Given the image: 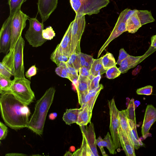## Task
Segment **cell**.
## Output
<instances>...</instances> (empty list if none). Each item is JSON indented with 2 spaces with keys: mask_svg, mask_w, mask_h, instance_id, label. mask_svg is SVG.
Listing matches in <instances>:
<instances>
[{
  "mask_svg": "<svg viewBox=\"0 0 156 156\" xmlns=\"http://www.w3.org/2000/svg\"><path fill=\"white\" fill-rule=\"evenodd\" d=\"M1 94L0 112L5 124L16 130L27 127L31 114L28 105L11 92Z\"/></svg>",
  "mask_w": 156,
  "mask_h": 156,
  "instance_id": "6da1fadb",
  "label": "cell"
},
{
  "mask_svg": "<svg viewBox=\"0 0 156 156\" xmlns=\"http://www.w3.org/2000/svg\"><path fill=\"white\" fill-rule=\"evenodd\" d=\"M55 91L53 87H50L35 104L27 127L38 135L43 134L46 116L53 102Z\"/></svg>",
  "mask_w": 156,
  "mask_h": 156,
  "instance_id": "7a4b0ae2",
  "label": "cell"
},
{
  "mask_svg": "<svg viewBox=\"0 0 156 156\" xmlns=\"http://www.w3.org/2000/svg\"><path fill=\"white\" fill-rule=\"evenodd\" d=\"M25 42L23 37L20 36L14 48L6 54L2 61L10 70L14 78L25 77L23 62Z\"/></svg>",
  "mask_w": 156,
  "mask_h": 156,
  "instance_id": "3957f363",
  "label": "cell"
},
{
  "mask_svg": "<svg viewBox=\"0 0 156 156\" xmlns=\"http://www.w3.org/2000/svg\"><path fill=\"white\" fill-rule=\"evenodd\" d=\"M80 126L83 136L81 146L73 153L72 156H98L94 125L90 122L88 126Z\"/></svg>",
  "mask_w": 156,
  "mask_h": 156,
  "instance_id": "277c9868",
  "label": "cell"
},
{
  "mask_svg": "<svg viewBox=\"0 0 156 156\" xmlns=\"http://www.w3.org/2000/svg\"><path fill=\"white\" fill-rule=\"evenodd\" d=\"M109 2V0H70L76 15L82 16L97 14Z\"/></svg>",
  "mask_w": 156,
  "mask_h": 156,
  "instance_id": "5b68a950",
  "label": "cell"
},
{
  "mask_svg": "<svg viewBox=\"0 0 156 156\" xmlns=\"http://www.w3.org/2000/svg\"><path fill=\"white\" fill-rule=\"evenodd\" d=\"M30 81L25 77L14 78L12 80L11 93L18 99L27 105L31 103L35 96L30 87Z\"/></svg>",
  "mask_w": 156,
  "mask_h": 156,
  "instance_id": "8992f818",
  "label": "cell"
},
{
  "mask_svg": "<svg viewBox=\"0 0 156 156\" xmlns=\"http://www.w3.org/2000/svg\"><path fill=\"white\" fill-rule=\"evenodd\" d=\"M29 26L25 34V37L29 44L33 47L42 46L47 40L44 39L42 35L44 29L43 23L37 19L29 18L28 20Z\"/></svg>",
  "mask_w": 156,
  "mask_h": 156,
  "instance_id": "52a82bcc",
  "label": "cell"
},
{
  "mask_svg": "<svg viewBox=\"0 0 156 156\" xmlns=\"http://www.w3.org/2000/svg\"><path fill=\"white\" fill-rule=\"evenodd\" d=\"M73 22L71 30V54L81 52L80 40L86 25L85 15H76Z\"/></svg>",
  "mask_w": 156,
  "mask_h": 156,
  "instance_id": "ba28073f",
  "label": "cell"
},
{
  "mask_svg": "<svg viewBox=\"0 0 156 156\" xmlns=\"http://www.w3.org/2000/svg\"><path fill=\"white\" fill-rule=\"evenodd\" d=\"M136 10L126 9L121 12L110 36L99 51L98 58L111 41L126 31V21Z\"/></svg>",
  "mask_w": 156,
  "mask_h": 156,
  "instance_id": "9c48e42d",
  "label": "cell"
},
{
  "mask_svg": "<svg viewBox=\"0 0 156 156\" xmlns=\"http://www.w3.org/2000/svg\"><path fill=\"white\" fill-rule=\"evenodd\" d=\"M29 17L21 10L17 11L13 16L11 26V40L10 50L13 49L21 36Z\"/></svg>",
  "mask_w": 156,
  "mask_h": 156,
  "instance_id": "30bf717a",
  "label": "cell"
},
{
  "mask_svg": "<svg viewBox=\"0 0 156 156\" xmlns=\"http://www.w3.org/2000/svg\"><path fill=\"white\" fill-rule=\"evenodd\" d=\"M110 116V130L113 144L115 149L119 148L120 144L119 136V111L116 107L114 99L108 100Z\"/></svg>",
  "mask_w": 156,
  "mask_h": 156,
  "instance_id": "8fae6325",
  "label": "cell"
},
{
  "mask_svg": "<svg viewBox=\"0 0 156 156\" xmlns=\"http://www.w3.org/2000/svg\"><path fill=\"white\" fill-rule=\"evenodd\" d=\"M13 16L9 15L3 23L0 31V52L7 54L10 50L11 32V26Z\"/></svg>",
  "mask_w": 156,
  "mask_h": 156,
  "instance_id": "7c38bea8",
  "label": "cell"
},
{
  "mask_svg": "<svg viewBox=\"0 0 156 156\" xmlns=\"http://www.w3.org/2000/svg\"><path fill=\"white\" fill-rule=\"evenodd\" d=\"M156 50L151 46L146 53L142 56H134L129 55L120 63L118 68L122 73H126L130 69L136 66L147 57Z\"/></svg>",
  "mask_w": 156,
  "mask_h": 156,
  "instance_id": "4fadbf2b",
  "label": "cell"
},
{
  "mask_svg": "<svg viewBox=\"0 0 156 156\" xmlns=\"http://www.w3.org/2000/svg\"><path fill=\"white\" fill-rule=\"evenodd\" d=\"M156 121V108L152 105H148L146 109L141 128V133L144 139L149 136V135H151L149 130Z\"/></svg>",
  "mask_w": 156,
  "mask_h": 156,
  "instance_id": "5bb4252c",
  "label": "cell"
},
{
  "mask_svg": "<svg viewBox=\"0 0 156 156\" xmlns=\"http://www.w3.org/2000/svg\"><path fill=\"white\" fill-rule=\"evenodd\" d=\"M58 3V0H38V12L40 16L42 23L48 19L56 8Z\"/></svg>",
  "mask_w": 156,
  "mask_h": 156,
  "instance_id": "9a60e30c",
  "label": "cell"
},
{
  "mask_svg": "<svg viewBox=\"0 0 156 156\" xmlns=\"http://www.w3.org/2000/svg\"><path fill=\"white\" fill-rule=\"evenodd\" d=\"M73 22H71L60 43L55 48L61 54L69 57L71 55V30Z\"/></svg>",
  "mask_w": 156,
  "mask_h": 156,
  "instance_id": "2e32d148",
  "label": "cell"
},
{
  "mask_svg": "<svg viewBox=\"0 0 156 156\" xmlns=\"http://www.w3.org/2000/svg\"><path fill=\"white\" fill-rule=\"evenodd\" d=\"M96 141L97 145L99 148L103 156H108L103 148L104 147H107L110 154H114L116 153L112 136L109 132H108L104 139H102L100 136H99L96 139Z\"/></svg>",
  "mask_w": 156,
  "mask_h": 156,
  "instance_id": "e0dca14e",
  "label": "cell"
},
{
  "mask_svg": "<svg viewBox=\"0 0 156 156\" xmlns=\"http://www.w3.org/2000/svg\"><path fill=\"white\" fill-rule=\"evenodd\" d=\"M119 136L120 146L122 147L126 155L135 156L134 145L120 126L119 129Z\"/></svg>",
  "mask_w": 156,
  "mask_h": 156,
  "instance_id": "ac0fdd59",
  "label": "cell"
},
{
  "mask_svg": "<svg viewBox=\"0 0 156 156\" xmlns=\"http://www.w3.org/2000/svg\"><path fill=\"white\" fill-rule=\"evenodd\" d=\"M90 79L79 76L77 86L76 88L77 93L78 102L81 106L83 104L85 97L89 92V81Z\"/></svg>",
  "mask_w": 156,
  "mask_h": 156,
  "instance_id": "d6986e66",
  "label": "cell"
},
{
  "mask_svg": "<svg viewBox=\"0 0 156 156\" xmlns=\"http://www.w3.org/2000/svg\"><path fill=\"white\" fill-rule=\"evenodd\" d=\"M137 10L130 16L126 23V30L129 33H135L142 26L137 15Z\"/></svg>",
  "mask_w": 156,
  "mask_h": 156,
  "instance_id": "ffe728a7",
  "label": "cell"
},
{
  "mask_svg": "<svg viewBox=\"0 0 156 156\" xmlns=\"http://www.w3.org/2000/svg\"><path fill=\"white\" fill-rule=\"evenodd\" d=\"M103 88L102 84H100L99 87L97 89L89 91L86 95L84 102L81 107L87 106L92 111L97 97Z\"/></svg>",
  "mask_w": 156,
  "mask_h": 156,
  "instance_id": "44dd1931",
  "label": "cell"
},
{
  "mask_svg": "<svg viewBox=\"0 0 156 156\" xmlns=\"http://www.w3.org/2000/svg\"><path fill=\"white\" fill-rule=\"evenodd\" d=\"M76 123L80 126H86L90 122L92 111L87 106L81 107Z\"/></svg>",
  "mask_w": 156,
  "mask_h": 156,
  "instance_id": "7402d4cb",
  "label": "cell"
},
{
  "mask_svg": "<svg viewBox=\"0 0 156 156\" xmlns=\"http://www.w3.org/2000/svg\"><path fill=\"white\" fill-rule=\"evenodd\" d=\"M119 117L120 127L123 131L126 134L128 137L134 145L132 141L130 135V130L128 122V115L127 109L119 111Z\"/></svg>",
  "mask_w": 156,
  "mask_h": 156,
  "instance_id": "603a6c76",
  "label": "cell"
},
{
  "mask_svg": "<svg viewBox=\"0 0 156 156\" xmlns=\"http://www.w3.org/2000/svg\"><path fill=\"white\" fill-rule=\"evenodd\" d=\"M131 138L134 145L135 149L138 150L144 144L138 137L136 130V124L131 119L128 118Z\"/></svg>",
  "mask_w": 156,
  "mask_h": 156,
  "instance_id": "cb8c5ba5",
  "label": "cell"
},
{
  "mask_svg": "<svg viewBox=\"0 0 156 156\" xmlns=\"http://www.w3.org/2000/svg\"><path fill=\"white\" fill-rule=\"evenodd\" d=\"M80 110V108L66 109L63 115V120L66 124L68 125L76 123Z\"/></svg>",
  "mask_w": 156,
  "mask_h": 156,
  "instance_id": "d4e9b609",
  "label": "cell"
},
{
  "mask_svg": "<svg viewBox=\"0 0 156 156\" xmlns=\"http://www.w3.org/2000/svg\"><path fill=\"white\" fill-rule=\"evenodd\" d=\"M101 59L102 57L94 59L90 69L91 76L94 77L97 76L98 74L102 75L106 73L107 70L105 69L103 67Z\"/></svg>",
  "mask_w": 156,
  "mask_h": 156,
  "instance_id": "484cf974",
  "label": "cell"
},
{
  "mask_svg": "<svg viewBox=\"0 0 156 156\" xmlns=\"http://www.w3.org/2000/svg\"><path fill=\"white\" fill-rule=\"evenodd\" d=\"M137 14L142 25L155 21L150 11L147 10H137Z\"/></svg>",
  "mask_w": 156,
  "mask_h": 156,
  "instance_id": "4316f807",
  "label": "cell"
},
{
  "mask_svg": "<svg viewBox=\"0 0 156 156\" xmlns=\"http://www.w3.org/2000/svg\"><path fill=\"white\" fill-rule=\"evenodd\" d=\"M101 61L104 69L106 70L116 65L113 55L109 52H107L102 57Z\"/></svg>",
  "mask_w": 156,
  "mask_h": 156,
  "instance_id": "83f0119b",
  "label": "cell"
},
{
  "mask_svg": "<svg viewBox=\"0 0 156 156\" xmlns=\"http://www.w3.org/2000/svg\"><path fill=\"white\" fill-rule=\"evenodd\" d=\"M12 80L0 75V93L1 94L11 92Z\"/></svg>",
  "mask_w": 156,
  "mask_h": 156,
  "instance_id": "f1b7e54d",
  "label": "cell"
},
{
  "mask_svg": "<svg viewBox=\"0 0 156 156\" xmlns=\"http://www.w3.org/2000/svg\"><path fill=\"white\" fill-rule=\"evenodd\" d=\"M27 0H8V4L9 6V16H13L18 10H21L23 4Z\"/></svg>",
  "mask_w": 156,
  "mask_h": 156,
  "instance_id": "f546056e",
  "label": "cell"
},
{
  "mask_svg": "<svg viewBox=\"0 0 156 156\" xmlns=\"http://www.w3.org/2000/svg\"><path fill=\"white\" fill-rule=\"evenodd\" d=\"M69 57L65 56L59 52L56 49L51 54V60L58 66L61 62H66Z\"/></svg>",
  "mask_w": 156,
  "mask_h": 156,
  "instance_id": "4dcf8cb0",
  "label": "cell"
},
{
  "mask_svg": "<svg viewBox=\"0 0 156 156\" xmlns=\"http://www.w3.org/2000/svg\"><path fill=\"white\" fill-rule=\"evenodd\" d=\"M78 54L80 60L81 67H85L90 70L91 65L94 59L93 57L81 52Z\"/></svg>",
  "mask_w": 156,
  "mask_h": 156,
  "instance_id": "1f68e13d",
  "label": "cell"
},
{
  "mask_svg": "<svg viewBox=\"0 0 156 156\" xmlns=\"http://www.w3.org/2000/svg\"><path fill=\"white\" fill-rule=\"evenodd\" d=\"M66 63L75 69L78 72L81 67L79 56L78 54L77 53L72 54Z\"/></svg>",
  "mask_w": 156,
  "mask_h": 156,
  "instance_id": "d6a6232c",
  "label": "cell"
},
{
  "mask_svg": "<svg viewBox=\"0 0 156 156\" xmlns=\"http://www.w3.org/2000/svg\"><path fill=\"white\" fill-rule=\"evenodd\" d=\"M55 72L59 76L69 80V78L67 70L66 62H62L60 63L55 68Z\"/></svg>",
  "mask_w": 156,
  "mask_h": 156,
  "instance_id": "836d02e7",
  "label": "cell"
},
{
  "mask_svg": "<svg viewBox=\"0 0 156 156\" xmlns=\"http://www.w3.org/2000/svg\"><path fill=\"white\" fill-rule=\"evenodd\" d=\"M127 109L128 118L132 120L134 123L136 124L135 115V105L133 98L130 100Z\"/></svg>",
  "mask_w": 156,
  "mask_h": 156,
  "instance_id": "e575fe53",
  "label": "cell"
},
{
  "mask_svg": "<svg viewBox=\"0 0 156 156\" xmlns=\"http://www.w3.org/2000/svg\"><path fill=\"white\" fill-rule=\"evenodd\" d=\"M105 73L106 77L109 79L116 78L121 73L116 66L107 70Z\"/></svg>",
  "mask_w": 156,
  "mask_h": 156,
  "instance_id": "d590c367",
  "label": "cell"
},
{
  "mask_svg": "<svg viewBox=\"0 0 156 156\" xmlns=\"http://www.w3.org/2000/svg\"><path fill=\"white\" fill-rule=\"evenodd\" d=\"M42 35L44 39L47 40H51L55 36V34L52 27L49 26L43 30Z\"/></svg>",
  "mask_w": 156,
  "mask_h": 156,
  "instance_id": "8d00e7d4",
  "label": "cell"
},
{
  "mask_svg": "<svg viewBox=\"0 0 156 156\" xmlns=\"http://www.w3.org/2000/svg\"><path fill=\"white\" fill-rule=\"evenodd\" d=\"M101 75L100 74H98L97 76L94 77L91 80L89 79V91L96 89L99 87L100 86L99 83L101 77Z\"/></svg>",
  "mask_w": 156,
  "mask_h": 156,
  "instance_id": "74e56055",
  "label": "cell"
},
{
  "mask_svg": "<svg viewBox=\"0 0 156 156\" xmlns=\"http://www.w3.org/2000/svg\"><path fill=\"white\" fill-rule=\"evenodd\" d=\"M0 75L9 79L13 76L10 70L2 62H0Z\"/></svg>",
  "mask_w": 156,
  "mask_h": 156,
  "instance_id": "f35d334b",
  "label": "cell"
},
{
  "mask_svg": "<svg viewBox=\"0 0 156 156\" xmlns=\"http://www.w3.org/2000/svg\"><path fill=\"white\" fill-rule=\"evenodd\" d=\"M153 87L151 85H147L143 87L137 89L136 93L138 95H150L152 92Z\"/></svg>",
  "mask_w": 156,
  "mask_h": 156,
  "instance_id": "ab89813d",
  "label": "cell"
},
{
  "mask_svg": "<svg viewBox=\"0 0 156 156\" xmlns=\"http://www.w3.org/2000/svg\"><path fill=\"white\" fill-rule=\"evenodd\" d=\"M37 73V68L35 65L31 66L26 71L25 75L27 78L30 80L31 77L35 75Z\"/></svg>",
  "mask_w": 156,
  "mask_h": 156,
  "instance_id": "60d3db41",
  "label": "cell"
},
{
  "mask_svg": "<svg viewBox=\"0 0 156 156\" xmlns=\"http://www.w3.org/2000/svg\"><path fill=\"white\" fill-rule=\"evenodd\" d=\"M8 133L7 127L1 122H0V140H3L6 137Z\"/></svg>",
  "mask_w": 156,
  "mask_h": 156,
  "instance_id": "b9f144b4",
  "label": "cell"
},
{
  "mask_svg": "<svg viewBox=\"0 0 156 156\" xmlns=\"http://www.w3.org/2000/svg\"><path fill=\"white\" fill-rule=\"evenodd\" d=\"M119 52V55L116 62V64L119 65L121 62L129 56V55L127 53L123 48L121 49Z\"/></svg>",
  "mask_w": 156,
  "mask_h": 156,
  "instance_id": "7bdbcfd3",
  "label": "cell"
},
{
  "mask_svg": "<svg viewBox=\"0 0 156 156\" xmlns=\"http://www.w3.org/2000/svg\"><path fill=\"white\" fill-rule=\"evenodd\" d=\"M79 76L90 78V70L84 66L81 67L79 70Z\"/></svg>",
  "mask_w": 156,
  "mask_h": 156,
  "instance_id": "ee69618b",
  "label": "cell"
},
{
  "mask_svg": "<svg viewBox=\"0 0 156 156\" xmlns=\"http://www.w3.org/2000/svg\"><path fill=\"white\" fill-rule=\"evenodd\" d=\"M151 46L156 49V34L153 35L151 38Z\"/></svg>",
  "mask_w": 156,
  "mask_h": 156,
  "instance_id": "f6af8a7d",
  "label": "cell"
},
{
  "mask_svg": "<svg viewBox=\"0 0 156 156\" xmlns=\"http://www.w3.org/2000/svg\"><path fill=\"white\" fill-rule=\"evenodd\" d=\"M27 155L26 154L17 153H9L6 154L5 155V156H25Z\"/></svg>",
  "mask_w": 156,
  "mask_h": 156,
  "instance_id": "bcb514c9",
  "label": "cell"
},
{
  "mask_svg": "<svg viewBox=\"0 0 156 156\" xmlns=\"http://www.w3.org/2000/svg\"><path fill=\"white\" fill-rule=\"evenodd\" d=\"M57 114L56 112H54L50 113L49 115V118L50 119L53 120L57 117Z\"/></svg>",
  "mask_w": 156,
  "mask_h": 156,
  "instance_id": "7dc6e473",
  "label": "cell"
},
{
  "mask_svg": "<svg viewBox=\"0 0 156 156\" xmlns=\"http://www.w3.org/2000/svg\"><path fill=\"white\" fill-rule=\"evenodd\" d=\"M73 154L70 152V151H66L64 156H72Z\"/></svg>",
  "mask_w": 156,
  "mask_h": 156,
  "instance_id": "c3c4849f",
  "label": "cell"
}]
</instances>
